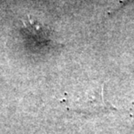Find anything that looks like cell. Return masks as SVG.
Instances as JSON below:
<instances>
[{
    "label": "cell",
    "instance_id": "6da1fadb",
    "mask_svg": "<svg viewBox=\"0 0 134 134\" xmlns=\"http://www.w3.org/2000/svg\"><path fill=\"white\" fill-rule=\"evenodd\" d=\"M104 87V84H98L88 88L81 94L68 100V107L75 112L86 114L117 111V108L114 107V105L105 99Z\"/></svg>",
    "mask_w": 134,
    "mask_h": 134
},
{
    "label": "cell",
    "instance_id": "7a4b0ae2",
    "mask_svg": "<svg viewBox=\"0 0 134 134\" xmlns=\"http://www.w3.org/2000/svg\"><path fill=\"white\" fill-rule=\"evenodd\" d=\"M114 1H115L116 4H118V6H121V5L126 4L127 2L131 1V0H114Z\"/></svg>",
    "mask_w": 134,
    "mask_h": 134
}]
</instances>
